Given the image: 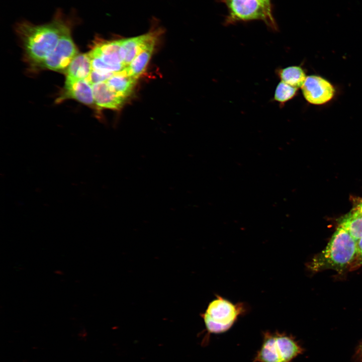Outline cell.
I'll use <instances>...</instances> for the list:
<instances>
[{
    "instance_id": "1",
    "label": "cell",
    "mask_w": 362,
    "mask_h": 362,
    "mask_svg": "<svg viewBox=\"0 0 362 362\" xmlns=\"http://www.w3.org/2000/svg\"><path fill=\"white\" fill-rule=\"evenodd\" d=\"M72 24L58 12L52 21L43 25L23 21L16 32L30 60L39 65L55 49L62 36L71 30Z\"/></svg>"
},
{
    "instance_id": "2",
    "label": "cell",
    "mask_w": 362,
    "mask_h": 362,
    "mask_svg": "<svg viewBox=\"0 0 362 362\" xmlns=\"http://www.w3.org/2000/svg\"><path fill=\"white\" fill-rule=\"evenodd\" d=\"M356 254V241L338 226L325 248L314 258L311 267L316 271L341 270L352 261Z\"/></svg>"
},
{
    "instance_id": "3",
    "label": "cell",
    "mask_w": 362,
    "mask_h": 362,
    "mask_svg": "<svg viewBox=\"0 0 362 362\" xmlns=\"http://www.w3.org/2000/svg\"><path fill=\"white\" fill-rule=\"evenodd\" d=\"M262 337L253 362H293L304 351L295 338L285 332L266 331Z\"/></svg>"
},
{
    "instance_id": "4",
    "label": "cell",
    "mask_w": 362,
    "mask_h": 362,
    "mask_svg": "<svg viewBox=\"0 0 362 362\" xmlns=\"http://www.w3.org/2000/svg\"><path fill=\"white\" fill-rule=\"evenodd\" d=\"M246 308L242 303L234 304L216 295L205 311L201 313L208 334H220L229 330L238 318L245 314Z\"/></svg>"
},
{
    "instance_id": "5",
    "label": "cell",
    "mask_w": 362,
    "mask_h": 362,
    "mask_svg": "<svg viewBox=\"0 0 362 362\" xmlns=\"http://www.w3.org/2000/svg\"><path fill=\"white\" fill-rule=\"evenodd\" d=\"M224 3L228 10L225 24H233L239 22L261 21L274 31L278 27L274 18L269 16L259 0H219Z\"/></svg>"
},
{
    "instance_id": "6",
    "label": "cell",
    "mask_w": 362,
    "mask_h": 362,
    "mask_svg": "<svg viewBox=\"0 0 362 362\" xmlns=\"http://www.w3.org/2000/svg\"><path fill=\"white\" fill-rule=\"evenodd\" d=\"M77 54V49L70 30L62 36L53 51L39 65L54 71L66 70Z\"/></svg>"
},
{
    "instance_id": "7",
    "label": "cell",
    "mask_w": 362,
    "mask_h": 362,
    "mask_svg": "<svg viewBox=\"0 0 362 362\" xmlns=\"http://www.w3.org/2000/svg\"><path fill=\"white\" fill-rule=\"evenodd\" d=\"M305 99L310 104L320 105L329 102L334 97L332 84L324 78L315 75L307 76L301 87Z\"/></svg>"
},
{
    "instance_id": "8",
    "label": "cell",
    "mask_w": 362,
    "mask_h": 362,
    "mask_svg": "<svg viewBox=\"0 0 362 362\" xmlns=\"http://www.w3.org/2000/svg\"><path fill=\"white\" fill-rule=\"evenodd\" d=\"M161 33L158 29L140 36L121 39L120 55L123 64L127 66L147 45L158 40Z\"/></svg>"
},
{
    "instance_id": "9",
    "label": "cell",
    "mask_w": 362,
    "mask_h": 362,
    "mask_svg": "<svg viewBox=\"0 0 362 362\" xmlns=\"http://www.w3.org/2000/svg\"><path fill=\"white\" fill-rule=\"evenodd\" d=\"M72 99L89 106L96 105L93 86L87 79L65 82L64 89L57 102Z\"/></svg>"
},
{
    "instance_id": "10",
    "label": "cell",
    "mask_w": 362,
    "mask_h": 362,
    "mask_svg": "<svg viewBox=\"0 0 362 362\" xmlns=\"http://www.w3.org/2000/svg\"><path fill=\"white\" fill-rule=\"evenodd\" d=\"M121 42V39L111 40L96 39L89 53L98 57L108 65L112 66L125 65L120 55Z\"/></svg>"
},
{
    "instance_id": "11",
    "label": "cell",
    "mask_w": 362,
    "mask_h": 362,
    "mask_svg": "<svg viewBox=\"0 0 362 362\" xmlns=\"http://www.w3.org/2000/svg\"><path fill=\"white\" fill-rule=\"evenodd\" d=\"M92 86L95 104L98 108L118 110L123 107L125 98L112 90L106 81Z\"/></svg>"
},
{
    "instance_id": "12",
    "label": "cell",
    "mask_w": 362,
    "mask_h": 362,
    "mask_svg": "<svg viewBox=\"0 0 362 362\" xmlns=\"http://www.w3.org/2000/svg\"><path fill=\"white\" fill-rule=\"evenodd\" d=\"M93 70L89 53L77 54L65 70L67 81L88 80Z\"/></svg>"
},
{
    "instance_id": "13",
    "label": "cell",
    "mask_w": 362,
    "mask_h": 362,
    "mask_svg": "<svg viewBox=\"0 0 362 362\" xmlns=\"http://www.w3.org/2000/svg\"><path fill=\"white\" fill-rule=\"evenodd\" d=\"M137 79L128 75L125 69L114 74L106 82L112 90L126 98L132 93Z\"/></svg>"
},
{
    "instance_id": "14",
    "label": "cell",
    "mask_w": 362,
    "mask_h": 362,
    "mask_svg": "<svg viewBox=\"0 0 362 362\" xmlns=\"http://www.w3.org/2000/svg\"><path fill=\"white\" fill-rule=\"evenodd\" d=\"M157 41H154L147 45L127 66L126 72L128 75L138 79L144 72Z\"/></svg>"
},
{
    "instance_id": "15",
    "label": "cell",
    "mask_w": 362,
    "mask_h": 362,
    "mask_svg": "<svg viewBox=\"0 0 362 362\" xmlns=\"http://www.w3.org/2000/svg\"><path fill=\"white\" fill-rule=\"evenodd\" d=\"M338 224L356 241L362 237V213L359 212L352 209L340 218Z\"/></svg>"
},
{
    "instance_id": "16",
    "label": "cell",
    "mask_w": 362,
    "mask_h": 362,
    "mask_svg": "<svg viewBox=\"0 0 362 362\" xmlns=\"http://www.w3.org/2000/svg\"><path fill=\"white\" fill-rule=\"evenodd\" d=\"M277 73L281 81L297 88L302 86L307 77L303 69L297 65L279 69Z\"/></svg>"
},
{
    "instance_id": "17",
    "label": "cell",
    "mask_w": 362,
    "mask_h": 362,
    "mask_svg": "<svg viewBox=\"0 0 362 362\" xmlns=\"http://www.w3.org/2000/svg\"><path fill=\"white\" fill-rule=\"evenodd\" d=\"M297 93V88L281 81L276 87L274 99L280 105H284L295 97Z\"/></svg>"
},
{
    "instance_id": "18",
    "label": "cell",
    "mask_w": 362,
    "mask_h": 362,
    "mask_svg": "<svg viewBox=\"0 0 362 362\" xmlns=\"http://www.w3.org/2000/svg\"><path fill=\"white\" fill-rule=\"evenodd\" d=\"M114 74L115 73L102 74L92 70L88 80L92 85H93L99 82L106 81Z\"/></svg>"
},
{
    "instance_id": "19",
    "label": "cell",
    "mask_w": 362,
    "mask_h": 362,
    "mask_svg": "<svg viewBox=\"0 0 362 362\" xmlns=\"http://www.w3.org/2000/svg\"><path fill=\"white\" fill-rule=\"evenodd\" d=\"M263 5L269 16L274 18L271 0H259Z\"/></svg>"
},
{
    "instance_id": "20",
    "label": "cell",
    "mask_w": 362,
    "mask_h": 362,
    "mask_svg": "<svg viewBox=\"0 0 362 362\" xmlns=\"http://www.w3.org/2000/svg\"><path fill=\"white\" fill-rule=\"evenodd\" d=\"M356 250L357 254L362 258V237L356 241Z\"/></svg>"
},
{
    "instance_id": "21",
    "label": "cell",
    "mask_w": 362,
    "mask_h": 362,
    "mask_svg": "<svg viewBox=\"0 0 362 362\" xmlns=\"http://www.w3.org/2000/svg\"><path fill=\"white\" fill-rule=\"evenodd\" d=\"M356 355L360 362H362V342L357 350Z\"/></svg>"
},
{
    "instance_id": "22",
    "label": "cell",
    "mask_w": 362,
    "mask_h": 362,
    "mask_svg": "<svg viewBox=\"0 0 362 362\" xmlns=\"http://www.w3.org/2000/svg\"><path fill=\"white\" fill-rule=\"evenodd\" d=\"M353 209L359 212L362 213V199L357 202L355 206L353 208Z\"/></svg>"
}]
</instances>
